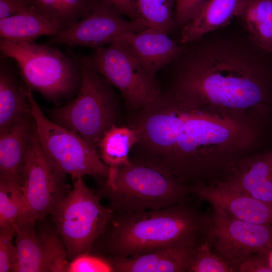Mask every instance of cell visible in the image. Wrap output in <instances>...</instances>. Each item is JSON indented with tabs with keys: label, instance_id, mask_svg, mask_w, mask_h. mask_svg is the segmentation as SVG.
<instances>
[{
	"label": "cell",
	"instance_id": "obj_30",
	"mask_svg": "<svg viewBox=\"0 0 272 272\" xmlns=\"http://www.w3.org/2000/svg\"><path fill=\"white\" fill-rule=\"evenodd\" d=\"M206 0H175V28L182 29L195 15Z\"/></svg>",
	"mask_w": 272,
	"mask_h": 272
},
{
	"label": "cell",
	"instance_id": "obj_24",
	"mask_svg": "<svg viewBox=\"0 0 272 272\" xmlns=\"http://www.w3.org/2000/svg\"><path fill=\"white\" fill-rule=\"evenodd\" d=\"M240 17L254 44L272 53V0H248Z\"/></svg>",
	"mask_w": 272,
	"mask_h": 272
},
{
	"label": "cell",
	"instance_id": "obj_2",
	"mask_svg": "<svg viewBox=\"0 0 272 272\" xmlns=\"http://www.w3.org/2000/svg\"><path fill=\"white\" fill-rule=\"evenodd\" d=\"M272 149V129L187 106L183 122L157 169L187 186L222 181L242 158Z\"/></svg>",
	"mask_w": 272,
	"mask_h": 272
},
{
	"label": "cell",
	"instance_id": "obj_33",
	"mask_svg": "<svg viewBox=\"0 0 272 272\" xmlns=\"http://www.w3.org/2000/svg\"><path fill=\"white\" fill-rule=\"evenodd\" d=\"M117 11L124 17L131 20L138 19L137 13L133 0H108Z\"/></svg>",
	"mask_w": 272,
	"mask_h": 272
},
{
	"label": "cell",
	"instance_id": "obj_10",
	"mask_svg": "<svg viewBox=\"0 0 272 272\" xmlns=\"http://www.w3.org/2000/svg\"><path fill=\"white\" fill-rule=\"evenodd\" d=\"M203 241L237 271L239 264L249 256L267 255L272 250V226L242 221L213 207Z\"/></svg>",
	"mask_w": 272,
	"mask_h": 272
},
{
	"label": "cell",
	"instance_id": "obj_19",
	"mask_svg": "<svg viewBox=\"0 0 272 272\" xmlns=\"http://www.w3.org/2000/svg\"><path fill=\"white\" fill-rule=\"evenodd\" d=\"M248 0H206L200 9L181 30L180 43L197 40L222 28L235 17H240Z\"/></svg>",
	"mask_w": 272,
	"mask_h": 272
},
{
	"label": "cell",
	"instance_id": "obj_4",
	"mask_svg": "<svg viewBox=\"0 0 272 272\" xmlns=\"http://www.w3.org/2000/svg\"><path fill=\"white\" fill-rule=\"evenodd\" d=\"M98 195L107 198L115 213L158 210L188 202L189 186L172 175L134 161L109 168Z\"/></svg>",
	"mask_w": 272,
	"mask_h": 272
},
{
	"label": "cell",
	"instance_id": "obj_29",
	"mask_svg": "<svg viewBox=\"0 0 272 272\" xmlns=\"http://www.w3.org/2000/svg\"><path fill=\"white\" fill-rule=\"evenodd\" d=\"M15 235L16 227L0 228V272L11 271L17 261V248L12 241Z\"/></svg>",
	"mask_w": 272,
	"mask_h": 272
},
{
	"label": "cell",
	"instance_id": "obj_22",
	"mask_svg": "<svg viewBox=\"0 0 272 272\" xmlns=\"http://www.w3.org/2000/svg\"><path fill=\"white\" fill-rule=\"evenodd\" d=\"M30 9L65 30L87 15L96 0H26Z\"/></svg>",
	"mask_w": 272,
	"mask_h": 272
},
{
	"label": "cell",
	"instance_id": "obj_3",
	"mask_svg": "<svg viewBox=\"0 0 272 272\" xmlns=\"http://www.w3.org/2000/svg\"><path fill=\"white\" fill-rule=\"evenodd\" d=\"M208 219V215L188 202L158 210L114 213L92 249L112 260L171 246L199 244L203 240Z\"/></svg>",
	"mask_w": 272,
	"mask_h": 272
},
{
	"label": "cell",
	"instance_id": "obj_15",
	"mask_svg": "<svg viewBox=\"0 0 272 272\" xmlns=\"http://www.w3.org/2000/svg\"><path fill=\"white\" fill-rule=\"evenodd\" d=\"M118 38L125 42L148 73L156 78L182 50L180 43L173 40L168 34L152 28L138 32L127 33Z\"/></svg>",
	"mask_w": 272,
	"mask_h": 272
},
{
	"label": "cell",
	"instance_id": "obj_34",
	"mask_svg": "<svg viewBox=\"0 0 272 272\" xmlns=\"http://www.w3.org/2000/svg\"><path fill=\"white\" fill-rule=\"evenodd\" d=\"M267 258L269 264L272 268V250L269 252L267 255Z\"/></svg>",
	"mask_w": 272,
	"mask_h": 272
},
{
	"label": "cell",
	"instance_id": "obj_20",
	"mask_svg": "<svg viewBox=\"0 0 272 272\" xmlns=\"http://www.w3.org/2000/svg\"><path fill=\"white\" fill-rule=\"evenodd\" d=\"M11 60L1 55L0 132L30 112L25 85L19 81Z\"/></svg>",
	"mask_w": 272,
	"mask_h": 272
},
{
	"label": "cell",
	"instance_id": "obj_26",
	"mask_svg": "<svg viewBox=\"0 0 272 272\" xmlns=\"http://www.w3.org/2000/svg\"><path fill=\"white\" fill-rule=\"evenodd\" d=\"M24 209L21 184L0 177V228L16 227Z\"/></svg>",
	"mask_w": 272,
	"mask_h": 272
},
{
	"label": "cell",
	"instance_id": "obj_14",
	"mask_svg": "<svg viewBox=\"0 0 272 272\" xmlns=\"http://www.w3.org/2000/svg\"><path fill=\"white\" fill-rule=\"evenodd\" d=\"M192 195L232 217L249 223L272 226V204L236 191L223 183L189 186Z\"/></svg>",
	"mask_w": 272,
	"mask_h": 272
},
{
	"label": "cell",
	"instance_id": "obj_16",
	"mask_svg": "<svg viewBox=\"0 0 272 272\" xmlns=\"http://www.w3.org/2000/svg\"><path fill=\"white\" fill-rule=\"evenodd\" d=\"M221 182L236 191L272 204V149L242 158Z\"/></svg>",
	"mask_w": 272,
	"mask_h": 272
},
{
	"label": "cell",
	"instance_id": "obj_7",
	"mask_svg": "<svg viewBox=\"0 0 272 272\" xmlns=\"http://www.w3.org/2000/svg\"><path fill=\"white\" fill-rule=\"evenodd\" d=\"M75 180L73 188L51 213L57 234L72 257L91 251L114 214L101 203L100 196L87 186L82 177Z\"/></svg>",
	"mask_w": 272,
	"mask_h": 272
},
{
	"label": "cell",
	"instance_id": "obj_5",
	"mask_svg": "<svg viewBox=\"0 0 272 272\" xmlns=\"http://www.w3.org/2000/svg\"><path fill=\"white\" fill-rule=\"evenodd\" d=\"M0 51L16 62L25 85L48 100L57 103L79 90L82 73L77 55H69L53 45L2 39Z\"/></svg>",
	"mask_w": 272,
	"mask_h": 272
},
{
	"label": "cell",
	"instance_id": "obj_31",
	"mask_svg": "<svg viewBox=\"0 0 272 272\" xmlns=\"http://www.w3.org/2000/svg\"><path fill=\"white\" fill-rule=\"evenodd\" d=\"M267 255L254 254L249 256L239 264L237 267V271L272 272Z\"/></svg>",
	"mask_w": 272,
	"mask_h": 272
},
{
	"label": "cell",
	"instance_id": "obj_25",
	"mask_svg": "<svg viewBox=\"0 0 272 272\" xmlns=\"http://www.w3.org/2000/svg\"><path fill=\"white\" fill-rule=\"evenodd\" d=\"M138 19L148 28L169 35L175 28V0H133Z\"/></svg>",
	"mask_w": 272,
	"mask_h": 272
},
{
	"label": "cell",
	"instance_id": "obj_18",
	"mask_svg": "<svg viewBox=\"0 0 272 272\" xmlns=\"http://www.w3.org/2000/svg\"><path fill=\"white\" fill-rule=\"evenodd\" d=\"M35 132V120L30 112L0 132V177L21 184L26 155Z\"/></svg>",
	"mask_w": 272,
	"mask_h": 272
},
{
	"label": "cell",
	"instance_id": "obj_13",
	"mask_svg": "<svg viewBox=\"0 0 272 272\" xmlns=\"http://www.w3.org/2000/svg\"><path fill=\"white\" fill-rule=\"evenodd\" d=\"M35 223L21 222L16 226L17 258L11 271L67 272L70 262L62 241L51 232L37 235Z\"/></svg>",
	"mask_w": 272,
	"mask_h": 272
},
{
	"label": "cell",
	"instance_id": "obj_23",
	"mask_svg": "<svg viewBox=\"0 0 272 272\" xmlns=\"http://www.w3.org/2000/svg\"><path fill=\"white\" fill-rule=\"evenodd\" d=\"M139 141L137 130L128 125H114L107 130L97 145L103 162L109 168L129 163L130 153Z\"/></svg>",
	"mask_w": 272,
	"mask_h": 272
},
{
	"label": "cell",
	"instance_id": "obj_21",
	"mask_svg": "<svg viewBox=\"0 0 272 272\" xmlns=\"http://www.w3.org/2000/svg\"><path fill=\"white\" fill-rule=\"evenodd\" d=\"M59 31L54 23L31 9L0 20V39L10 41H35Z\"/></svg>",
	"mask_w": 272,
	"mask_h": 272
},
{
	"label": "cell",
	"instance_id": "obj_27",
	"mask_svg": "<svg viewBox=\"0 0 272 272\" xmlns=\"http://www.w3.org/2000/svg\"><path fill=\"white\" fill-rule=\"evenodd\" d=\"M233 268L203 241L198 245L188 272H233Z\"/></svg>",
	"mask_w": 272,
	"mask_h": 272
},
{
	"label": "cell",
	"instance_id": "obj_17",
	"mask_svg": "<svg viewBox=\"0 0 272 272\" xmlns=\"http://www.w3.org/2000/svg\"><path fill=\"white\" fill-rule=\"evenodd\" d=\"M199 244L171 246L110 260L115 272H186Z\"/></svg>",
	"mask_w": 272,
	"mask_h": 272
},
{
	"label": "cell",
	"instance_id": "obj_12",
	"mask_svg": "<svg viewBox=\"0 0 272 272\" xmlns=\"http://www.w3.org/2000/svg\"><path fill=\"white\" fill-rule=\"evenodd\" d=\"M108 0H96L90 12L68 29L51 36L46 44L95 49L127 33L148 28L139 19L124 18Z\"/></svg>",
	"mask_w": 272,
	"mask_h": 272
},
{
	"label": "cell",
	"instance_id": "obj_8",
	"mask_svg": "<svg viewBox=\"0 0 272 272\" xmlns=\"http://www.w3.org/2000/svg\"><path fill=\"white\" fill-rule=\"evenodd\" d=\"M77 57L82 65L118 90L128 112L149 107L162 93L158 79L148 73L120 38L89 55Z\"/></svg>",
	"mask_w": 272,
	"mask_h": 272
},
{
	"label": "cell",
	"instance_id": "obj_9",
	"mask_svg": "<svg viewBox=\"0 0 272 272\" xmlns=\"http://www.w3.org/2000/svg\"><path fill=\"white\" fill-rule=\"evenodd\" d=\"M26 94L40 146L52 165L74 179L85 175L106 179L109 167L97 149L76 132L48 119L27 86Z\"/></svg>",
	"mask_w": 272,
	"mask_h": 272
},
{
	"label": "cell",
	"instance_id": "obj_32",
	"mask_svg": "<svg viewBox=\"0 0 272 272\" xmlns=\"http://www.w3.org/2000/svg\"><path fill=\"white\" fill-rule=\"evenodd\" d=\"M29 9L26 0H0V20Z\"/></svg>",
	"mask_w": 272,
	"mask_h": 272
},
{
	"label": "cell",
	"instance_id": "obj_28",
	"mask_svg": "<svg viewBox=\"0 0 272 272\" xmlns=\"http://www.w3.org/2000/svg\"><path fill=\"white\" fill-rule=\"evenodd\" d=\"M112 272L111 261L91 252H84L74 257L69 262L67 272Z\"/></svg>",
	"mask_w": 272,
	"mask_h": 272
},
{
	"label": "cell",
	"instance_id": "obj_1",
	"mask_svg": "<svg viewBox=\"0 0 272 272\" xmlns=\"http://www.w3.org/2000/svg\"><path fill=\"white\" fill-rule=\"evenodd\" d=\"M181 44L179 55L160 72L168 80L162 91L249 125L272 122V69L257 54L224 38Z\"/></svg>",
	"mask_w": 272,
	"mask_h": 272
},
{
	"label": "cell",
	"instance_id": "obj_6",
	"mask_svg": "<svg viewBox=\"0 0 272 272\" xmlns=\"http://www.w3.org/2000/svg\"><path fill=\"white\" fill-rule=\"evenodd\" d=\"M80 64L82 81L76 96L69 103L54 109L52 115L55 123L76 132L97 149L104 132L118 125L119 101L110 84Z\"/></svg>",
	"mask_w": 272,
	"mask_h": 272
},
{
	"label": "cell",
	"instance_id": "obj_11",
	"mask_svg": "<svg viewBox=\"0 0 272 272\" xmlns=\"http://www.w3.org/2000/svg\"><path fill=\"white\" fill-rule=\"evenodd\" d=\"M65 175L52 165L43 153L36 130L22 173L24 209L18 223L35 222L51 214L71 191Z\"/></svg>",
	"mask_w": 272,
	"mask_h": 272
}]
</instances>
